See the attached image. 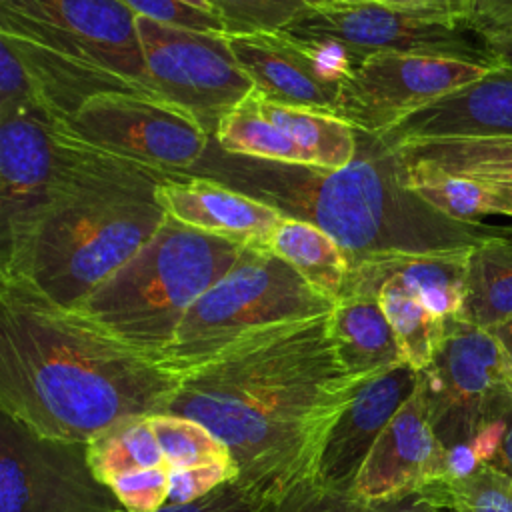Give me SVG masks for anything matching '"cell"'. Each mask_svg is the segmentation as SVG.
I'll use <instances>...</instances> for the list:
<instances>
[{"instance_id": "obj_1", "label": "cell", "mask_w": 512, "mask_h": 512, "mask_svg": "<svg viewBox=\"0 0 512 512\" xmlns=\"http://www.w3.org/2000/svg\"><path fill=\"white\" fill-rule=\"evenodd\" d=\"M328 316L254 334L182 372L166 412L204 424L262 502L312 478L338 416L364 386L342 366Z\"/></svg>"}, {"instance_id": "obj_2", "label": "cell", "mask_w": 512, "mask_h": 512, "mask_svg": "<svg viewBox=\"0 0 512 512\" xmlns=\"http://www.w3.org/2000/svg\"><path fill=\"white\" fill-rule=\"evenodd\" d=\"M182 376L76 308L0 278V412L32 432L90 444L166 412Z\"/></svg>"}, {"instance_id": "obj_3", "label": "cell", "mask_w": 512, "mask_h": 512, "mask_svg": "<svg viewBox=\"0 0 512 512\" xmlns=\"http://www.w3.org/2000/svg\"><path fill=\"white\" fill-rule=\"evenodd\" d=\"M186 174L218 180L286 218L318 226L336 240L348 266L388 254L462 250L512 232L456 222L428 206L406 186L398 152L364 132L354 160L338 170L228 154L212 138Z\"/></svg>"}, {"instance_id": "obj_4", "label": "cell", "mask_w": 512, "mask_h": 512, "mask_svg": "<svg viewBox=\"0 0 512 512\" xmlns=\"http://www.w3.org/2000/svg\"><path fill=\"white\" fill-rule=\"evenodd\" d=\"M166 176L94 148L0 278H20L76 308L162 226L168 214L158 186Z\"/></svg>"}, {"instance_id": "obj_5", "label": "cell", "mask_w": 512, "mask_h": 512, "mask_svg": "<svg viewBox=\"0 0 512 512\" xmlns=\"http://www.w3.org/2000/svg\"><path fill=\"white\" fill-rule=\"evenodd\" d=\"M244 250L166 216L156 234L76 310L162 362L188 310L238 264Z\"/></svg>"}, {"instance_id": "obj_6", "label": "cell", "mask_w": 512, "mask_h": 512, "mask_svg": "<svg viewBox=\"0 0 512 512\" xmlns=\"http://www.w3.org/2000/svg\"><path fill=\"white\" fill-rule=\"evenodd\" d=\"M334 302L272 250L246 248L188 310L162 362L182 374L254 334L330 314Z\"/></svg>"}, {"instance_id": "obj_7", "label": "cell", "mask_w": 512, "mask_h": 512, "mask_svg": "<svg viewBox=\"0 0 512 512\" xmlns=\"http://www.w3.org/2000/svg\"><path fill=\"white\" fill-rule=\"evenodd\" d=\"M92 150L46 112L0 116V272L18 262Z\"/></svg>"}, {"instance_id": "obj_8", "label": "cell", "mask_w": 512, "mask_h": 512, "mask_svg": "<svg viewBox=\"0 0 512 512\" xmlns=\"http://www.w3.org/2000/svg\"><path fill=\"white\" fill-rule=\"evenodd\" d=\"M286 34L338 48L356 68L376 54H422L494 68L460 20L398 10L370 0H316Z\"/></svg>"}, {"instance_id": "obj_9", "label": "cell", "mask_w": 512, "mask_h": 512, "mask_svg": "<svg viewBox=\"0 0 512 512\" xmlns=\"http://www.w3.org/2000/svg\"><path fill=\"white\" fill-rule=\"evenodd\" d=\"M428 420L450 448L470 442L490 420L512 414V386L496 336L458 316L446 318L430 364L420 370Z\"/></svg>"}, {"instance_id": "obj_10", "label": "cell", "mask_w": 512, "mask_h": 512, "mask_svg": "<svg viewBox=\"0 0 512 512\" xmlns=\"http://www.w3.org/2000/svg\"><path fill=\"white\" fill-rule=\"evenodd\" d=\"M0 34L104 68L154 96L136 14L120 0H0Z\"/></svg>"}, {"instance_id": "obj_11", "label": "cell", "mask_w": 512, "mask_h": 512, "mask_svg": "<svg viewBox=\"0 0 512 512\" xmlns=\"http://www.w3.org/2000/svg\"><path fill=\"white\" fill-rule=\"evenodd\" d=\"M136 26L154 96L184 110L214 138L224 114L254 90L228 34L166 26L144 16H136Z\"/></svg>"}, {"instance_id": "obj_12", "label": "cell", "mask_w": 512, "mask_h": 512, "mask_svg": "<svg viewBox=\"0 0 512 512\" xmlns=\"http://www.w3.org/2000/svg\"><path fill=\"white\" fill-rule=\"evenodd\" d=\"M0 512H126L88 444L46 438L0 412Z\"/></svg>"}, {"instance_id": "obj_13", "label": "cell", "mask_w": 512, "mask_h": 512, "mask_svg": "<svg viewBox=\"0 0 512 512\" xmlns=\"http://www.w3.org/2000/svg\"><path fill=\"white\" fill-rule=\"evenodd\" d=\"M62 124L100 152L164 174L190 170L212 140L184 110L138 92L94 96Z\"/></svg>"}, {"instance_id": "obj_14", "label": "cell", "mask_w": 512, "mask_h": 512, "mask_svg": "<svg viewBox=\"0 0 512 512\" xmlns=\"http://www.w3.org/2000/svg\"><path fill=\"white\" fill-rule=\"evenodd\" d=\"M488 66L422 54H376L364 58L342 88L338 118L364 134H382L408 112L454 92Z\"/></svg>"}, {"instance_id": "obj_15", "label": "cell", "mask_w": 512, "mask_h": 512, "mask_svg": "<svg viewBox=\"0 0 512 512\" xmlns=\"http://www.w3.org/2000/svg\"><path fill=\"white\" fill-rule=\"evenodd\" d=\"M238 66L270 102L338 116L352 62L334 46L300 40L284 30L228 36Z\"/></svg>"}, {"instance_id": "obj_16", "label": "cell", "mask_w": 512, "mask_h": 512, "mask_svg": "<svg viewBox=\"0 0 512 512\" xmlns=\"http://www.w3.org/2000/svg\"><path fill=\"white\" fill-rule=\"evenodd\" d=\"M446 446L428 420L422 384L384 428L364 460L352 496L360 502L398 498L444 476Z\"/></svg>"}, {"instance_id": "obj_17", "label": "cell", "mask_w": 512, "mask_h": 512, "mask_svg": "<svg viewBox=\"0 0 512 512\" xmlns=\"http://www.w3.org/2000/svg\"><path fill=\"white\" fill-rule=\"evenodd\" d=\"M420 382L410 364L366 382L332 426L318 456L312 478L330 490L352 494L356 476L376 440L408 402Z\"/></svg>"}, {"instance_id": "obj_18", "label": "cell", "mask_w": 512, "mask_h": 512, "mask_svg": "<svg viewBox=\"0 0 512 512\" xmlns=\"http://www.w3.org/2000/svg\"><path fill=\"white\" fill-rule=\"evenodd\" d=\"M378 138L388 148L446 138H512V68L488 70L408 112Z\"/></svg>"}, {"instance_id": "obj_19", "label": "cell", "mask_w": 512, "mask_h": 512, "mask_svg": "<svg viewBox=\"0 0 512 512\" xmlns=\"http://www.w3.org/2000/svg\"><path fill=\"white\" fill-rule=\"evenodd\" d=\"M158 200L178 222L256 250H270L274 230L284 220L276 208L244 192L186 172L168 174L158 186Z\"/></svg>"}, {"instance_id": "obj_20", "label": "cell", "mask_w": 512, "mask_h": 512, "mask_svg": "<svg viewBox=\"0 0 512 512\" xmlns=\"http://www.w3.org/2000/svg\"><path fill=\"white\" fill-rule=\"evenodd\" d=\"M470 250L472 246L448 252L388 254L364 260L348 268L340 296H378L382 286H396L416 296L432 314L440 318L456 316L464 300Z\"/></svg>"}, {"instance_id": "obj_21", "label": "cell", "mask_w": 512, "mask_h": 512, "mask_svg": "<svg viewBox=\"0 0 512 512\" xmlns=\"http://www.w3.org/2000/svg\"><path fill=\"white\" fill-rule=\"evenodd\" d=\"M26 66L40 112L58 122L70 120L88 100L108 92H142L126 78L50 48L0 34ZM150 96V94H148Z\"/></svg>"}, {"instance_id": "obj_22", "label": "cell", "mask_w": 512, "mask_h": 512, "mask_svg": "<svg viewBox=\"0 0 512 512\" xmlns=\"http://www.w3.org/2000/svg\"><path fill=\"white\" fill-rule=\"evenodd\" d=\"M328 324L342 366L360 382L406 364L378 296H340Z\"/></svg>"}, {"instance_id": "obj_23", "label": "cell", "mask_w": 512, "mask_h": 512, "mask_svg": "<svg viewBox=\"0 0 512 512\" xmlns=\"http://www.w3.org/2000/svg\"><path fill=\"white\" fill-rule=\"evenodd\" d=\"M406 168L512 186V138L422 140L394 148Z\"/></svg>"}, {"instance_id": "obj_24", "label": "cell", "mask_w": 512, "mask_h": 512, "mask_svg": "<svg viewBox=\"0 0 512 512\" xmlns=\"http://www.w3.org/2000/svg\"><path fill=\"white\" fill-rule=\"evenodd\" d=\"M458 318L492 330L512 320V238L490 236L472 246Z\"/></svg>"}, {"instance_id": "obj_25", "label": "cell", "mask_w": 512, "mask_h": 512, "mask_svg": "<svg viewBox=\"0 0 512 512\" xmlns=\"http://www.w3.org/2000/svg\"><path fill=\"white\" fill-rule=\"evenodd\" d=\"M270 250L318 292L332 300L340 296L350 266L336 240L318 226L284 216L274 230Z\"/></svg>"}, {"instance_id": "obj_26", "label": "cell", "mask_w": 512, "mask_h": 512, "mask_svg": "<svg viewBox=\"0 0 512 512\" xmlns=\"http://www.w3.org/2000/svg\"><path fill=\"white\" fill-rule=\"evenodd\" d=\"M214 140L228 154L286 164H308V158L298 144L266 114L264 98L256 88L224 114Z\"/></svg>"}, {"instance_id": "obj_27", "label": "cell", "mask_w": 512, "mask_h": 512, "mask_svg": "<svg viewBox=\"0 0 512 512\" xmlns=\"http://www.w3.org/2000/svg\"><path fill=\"white\" fill-rule=\"evenodd\" d=\"M264 110L298 144L310 166L338 170L354 160L358 132L346 120L316 110L274 104L266 98Z\"/></svg>"}, {"instance_id": "obj_28", "label": "cell", "mask_w": 512, "mask_h": 512, "mask_svg": "<svg viewBox=\"0 0 512 512\" xmlns=\"http://www.w3.org/2000/svg\"><path fill=\"white\" fill-rule=\"evenodd\" d=\"M94 474L108 484L116 476L144 468H168L150 416L128 420L88 444Z\"/></svg>"}, {"instance_id": "obj_29", "label": "cell", "mask_w": 512, "mask_h": 512, "mask_svg": "<svg viewBox=\"0 0 512 512\" xmlns=\"http://www.w3.org/2000/svg\"><path fill=\"white\" fill-rule=\"evenodd\" d=\"M378 300L396 334L404 362L418 372L424 370L442 342L446 318L432 314L416 296L396 286H382Z\"/></svg>"}, {"instance_id": "obj_30", "label": "cell", "mask_w": 512, "mask_h": 512, "mask_svg": "<svg viewBox=\"0 0 512 512\" xmlns=\"http://www.w3.org/2000/svg\"><path fill=\"white\" fill-rule=\"evenodd\" d=\"M420 490L442 512H512V476L490 464L464 478H436Z\"/></svg>"}, {"instance_id": "obj_31", "label": "cell", "mask_w": 512, "mask_h": 512, "mask_svg": "<svg viewBox=\"0 0 512 512\" xmlns=\"http://www.w3.org/2000/svg\"><path fill=\"white\" fill-rule=\"evenodd\" d=\"M404 182L428 206H432L450 220L464 224H482V216L492 214L490 186L482 182L440 172L414 170L406 166Z\"/></svg>"}, {"instance_id": "obj_32", "label": "cell", "mask_w": 512, "mask_h": 512, "mask_svg": "<svg viewBox=\"0 0 512 512\" xmlns=\"http://www.w3.org/2000/svg\"><path fill=\"white\" fill-rule=\"evenodd\" d=\"M150 424L166 458L168 470L232 460L228 448L198 420L182 414L158 412L150 416Z\"/></svg>"}, {"instance_id": "obj_33", "label": "cell", "mask_w": 512, "mask_h": 512, "mask_svg": "<svg viewBox=\"0 0 512 512\" xmlns=\"http://www.w3.org/2000/svg\"><path fill=\"white\" fill-rule=\"evenodd\" d=\"M228 36L280 32L316 0H210Z\"/></svg>"}, {"instance_id": "obj_34", "label": "cell", "mask_w": 512, "mask_h": 512, "mask_svg": "<svg viewBox=\"0 0 512 512\" xmlns=\"http://www.w3.org/2000/svg\"><path fill=\"white\" fill-rule=\"evenodd\" d=\"M126 512H158L168 504L170 470L144 468L126 472L108 482Z\"/></svg>"}, {"instance_id": "obj_35", "label": "cell", "mask_w": 512, "mask_h": 512, "mask_svg": "<svg viewBox=\"0 0 512 512\" xmlns=\"http://www.w3.org/2000/svg\"><path fill=\"white\" fill-rule=\"evenodd\" d=\"M260 512H362V502L352 494L324 488L314 478H308L278 498L262 502Z\"/></svg>"}, {"instance_id": "obj_36", "label": "cell", "mask_w": 512, "mask_h": 512, "mask_svg": "<svg viewBox=\"0 0 512 512\" xmlns=\"http://www.w3.org/2000/svg\"><path fill=\"white\" fill-rule=\"evenodd\" d=\"M136 16H144L158 24L190 28L198 32L226 34L224 22L218 14L204 12L182 0H120Z\"/></svg>"}, {"instance_id": "obj_37", "label": "cell", "mask_w": 512, "mask_h": 512, "mask_svg": "<svg viewBox=\"0 0 512 512\" xmlns=\"http://www.w3.org/2000/svg\"><path fill=\"white\" fill-rule=\"evenodd\" d=\"M38 110L30 74L12 46L0 38V116Z\"/></svg>"}, {"instance_id": "obj_38", "label": "cell", "mask_w": 512, "mask_h": 512, "mask_svg": "<svg viewBox=\"0 0 512 512\" xmlns=\"http://www.w3.org/2000/svg\"><path fill=\"white\" fill-rule=\"evenodd\" d=\"M230 480H236V466L232 460L184 470H170L168 504H186L198 500L210 490Z\"/></svg>"}, {"instance_id": "obj_39", "label": "cell", "mask_w": 512, "mask_h": 512, "mask_svg": "<svg viewBox=\"0 0 512 512\" xmlns=\"http://www.w3.org/2000/svg\"><path fill=\"white\" fill-rule=\"evenodd\" d=\"M262 500L240 482L230 480L186 504H166L158 512H260Z\"/></svg>"}, {"instance_id": "obj_40", "label": "cell", "mask_w": 512, "mask_h": 512, "mask_svg": "<svg viewBox=\"0 0 512 512\" xmlns=\"http://www.w3.org/2000/svg\"><path fill=\"white\" fill-rule=\"evenodd\" d=\"M466 28L476 36L490 30L512 28V0H468Z\"/></svg>"}, {"instance_id": "obj_41", "label": "cell", "mask_w": 512, "mask_h": 512, "mask_svg": "<svg viewBox=\"0 0 512 512\" xmlns=\"http://www.w3.org/2000/svg\"><path fill=\"white\" fill-rule=\"evenodd\" d=\"M384 6H392L406 12L426 14V16H440V18H452L466 24L470 2L468 0H370Z\"/></svg>"}, {"instance_id": "obj_42", "label": "cell", "mask_w": 512, "mask_h": 512, "mask_svg": "<svg viewBox=\"0 0 512 512\" xmlns=\"http://www.w3.org/2000/svg\"><path fill=\"white\" fill-rule=\"evenodd\" d=\"M508 418L510 416L490 420L484 426H480L478 432L472 436L470 446L474 448L480 464H490L494 460V456L498 454V450L504 442L506 430H508Z\"/></svg>"}, {"instance_id": "obj_43", "label": "cell", "mask_w": 512, "mask_h": 512, "mask_svg": "<svg viewBox=\"0 0 512 512\" xmlns=\"http://www.w3.org/2000/svg\"><path fill=\"white\" fill-rule=\"evenodd\" d=\"M362 512H442V510L422 490H416L398 498L362 502Z\"/></svg>"}, {"instance_id": "obj_44", "label": "cell", "mask_w": 512, "mask_h": 512, "mask_svg": "<svg viewBox=\"0 0 512 512\" xmlns=\"http://www.w3.org/2000/svg\"><path fill=\"white\" fill-rule=\"evenodd\" d=\"M494 68H512V28L478 34Z\"/></svg>"}, {"instance_id": "obj_45", "label": "cell", "mask_w": 512, "mask_h": 512, "mask_svg": "<svg viewBox=\"0 0 512 512\" xmlns=\"http://www.w3.org/2000/svg\"><path fill=\"white\" fill-rule=\"evenodd\" d=\"M478 466H480V460H478L474 448L470 446V442H460V444L446 448V458H444V476L446 478L470 476Z\"/></svg>"}, {"instance_id": "obj_46", "label": "cell", "mask_w": 512, "mask_h": 512, "mask_svg": "<svg viewBox=\"0 0 512 512\" xmlns=\"http://www.w3.org/2000/svg\"><path fill=\"white\" fill-rule=\"evenodd\" d=\"M496 340L500 342V348H502V354H504V366H506V374H508V380H510V386H512V320L506 322V324H500L496 328L490 330Z\"/></svg>"}, {"instance_id": "obj_47", "label": "cell", "mask_w": 512, "mask_h": 512, "mask_svg": "<svg viewBox=\"0 0 512 512\" xmlns=\"http://www.w3.org/2000/svg\"><path fill=\"white\" fill-rule=\"evenodd\" d=\"M490 466L498 468L500 472L512 476V414L508 418V430H506V436H504V442L498 450V454L494 456V460L490 462Z\"/></svg>"}, {"instance_id": "obj_48", "label": "cell", "mask_w": 512, "mask_h": 512, "mask_svg": "<svg viewBox=\"0 0 512 512\" xmlns=\"http://www.w3.org/2000/svg\"><path fill=\"white\" fill-rule=\"evenodd\" d=\"M490 194H492V214L512 216V186H490Z\"/></svg>"}, {"instance_id": "obj_49", "label": "cell", "mask_w": 512, "mask_h": 512, "mask_svg": "<svg viewBox=\"0 0 512 512\" xmlns=\"http://www.w3.org/2000/svg\"><path fill=\"white\" fill-rule=\"evenodd\" d=\"M182 2H186V4H190V6H194V8H200V10H204V12H210V14H218V12H216V8L212 6V2H210V0H182Z\"/></svg>"}]
</instances>
